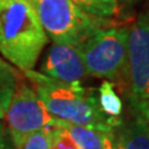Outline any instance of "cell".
I'll use <instances>...</instances> for the list:
<instances>
[{
  "label": "cell",
  "instance_id": "1",
  "mask_svg": "<svg viewBox=\"0 0 149 149\" xmlns=\"http://www.w3.org/2000/svg\"><path fill=\"white\" fill-rule=\"evenodd\" d=\"M24 73L32 82L39 98L55 119L103 132L117 130L101 112L95 88L82 86L81 82H58L34 70Z\"/></svg>",
  "mask_w": 149,
  "mask_h": 149
},
{
  "label": "cell",
  "instance_id": "2",
  "mask_svg": "<svg viewBox=\"0 0 149 149\" xmlns=\"http://www.w3.org/2000/svg\"><path fill=\"white\" fill-rule=\"evenodd\" d=\"M47 41L31 0H0V54L8 61L31 71Z\"/></svg>",
  "mask_w": 149,
  "mask_h": 149
},
{
  "label": "cell",
  "instance_id": "3",
  "mask_svg": "<svg viewBox=\"0 0 149 149\" xmlns=\"http://www.w3.org/2000/svg\"><path fill=\"white\" fill-rule=\"evenodd\" d=\"M128 34L129 25L111 21L96 29L78 46L88 76L124 86Z\"/></svg>",
  "mask_w": 149,
  "mask_h": 149
},
{
  "label": "cell",
  "instance_id": "4",
  "mask_svg": "<svg viewBox=\"0 0 149 149\" xmlns=\"http://www.w3.org/2000/svg\"><path fill=\"white\" fill-rule=\"evenodd\" d=\"M123 92L132 116L149 119V6L129 25Z\"/></svg>",
  "mask_w": 149,
  "mask_h": 149
},
{
  "label": "cell",
  "instance_id": "5",
  "mask_svg": "<svg viewBox=\"0 0 149 149\" xmlns=\"http://www.w3.org/2000/svg\"><path fill=\"white\" fill-rule=\"evenodd\" d=\"M45 34L54 44L78 47L96 29L111 21L96 20L72 0H31Z\"/></svg>",
  "mask_w": 149,
  "mask_h": 149
},
{
  "label": "cell",
  "instance_id": "6",
  "mask_svg": "<svg viewBox=\"0 0 149 149\" xmlns=\"http://www.w3.org/2000/svg\"><path fill=\"white\" fill-rule=\"evenodd\" d=\"M3 118H5L9 136L16 149L21 148L31 133L49 129L56 122L45 108L35 88L21 81L17 82Z\"/></svg>",
  "mask_w": 149,
  "mask_h": 149
},
{
  "label": "cell",
  "instance_id": "7",
  "mask_svg": "<svg viewBox=\"0 0 149 149\" xmlns=\"http://www.w3.org/2000/svg\"><path fill=\"white\" fill-rule=\"evenodd\" d=\"M40 73L63 83L81 82L88 76L78 47L63 44L50 46L41 63Z\"/></svg>",
  "mask_w": 149,
  "mask_h": 149
},
{
  "label": "cell",
  "instance_id": "8",
  "mask_svg": "<svg viewBox=\"0 0 149 149\" xmlns=\"http://www.w3.org/2000/svg\"><path fill=\"white\" fill-rule=\"evenodd\" d=\"M119 149H149V119L132 116L117 129Z\"/></svg>",
  "mask_w": 149,
  "mask_h": 149
},
{
  "label": "cell",
  "instance_id": "9",
  "mask_svg": "<svg viewBox=\"0 0 149 149\" xmlns=\"http://www.w3.org/2000/svg\"><path fill=\"white\" fill-rule=\"evenodd\" d=\"M97 100H98L100 109L103 116L116 129H118L124 122V103L122 97L116 90L114 83L107 80L102 82L97 90Z\"/></svg>",
  "mask_w": 149,
  "mask_h": 149
},
{
  "label": "cell",
  "instance_id": "10",
  "mask_svg": "<svg viewBox=\"0 0 149 149\" xmlns=\"http://www.w3.org/2000/svg\"><path fill=\"white\" fill-rule=\"evenodd\" d=\"M62 124L78 149H104L106 138L109 133H112L65 122H62Z\"/></svg>",
  "mask_w": 149,
  "mask_h": 149
},
{
  "label": "cell",
  "instance_id": "11",
  "mask_svg": "<svg viewBox=\"0 0 149 149\" xmlns=\"http://www.w3.org/2000/svg\"><path fill=\"white\" fill-rule=\"evenodd\" d=\"M81 10L96 20L112 21L120 11L117 0H72Z\"/></svg>",
  "mask_w": 149,
  "mask_h": 149
},
{
  "label": "cell",
  "instance_id": "12",
  "mask_svg": "<svg viewBox=\"0 0 149 149\" xmlns=\"http://www.w3.org/2000/svg\"><path fill=\"white\" fill-rule=\"evenodd\" d=\"M46 130L50 138V149H78L67 130L63 128L61 120L56 119L55 124Z\"/></svg>",
  "mask_w": 149,
  "mask_h": 149
},
{
  "label": "cell",
  "instance_id": "13",
  "mask_svg": "<svg viewBox=\"0 0 149 149\" xmlns=\"http://www.w3.org/2000/svg\"><path fill=\"white\" fill-rule=\"evenodd\" d=\"M20 149H50L47 130H39L27 136Z\"/></svg>",
  "mask_w": 149,
  "mask_h": 149
},
{
  "label": "cell",
  "instance_id": "14",
  "mask_svg": "<svg viewBox=\"0 0 149 149\" xmlns=\"http://www.w3.org/2000/svg\"><path fill=\"white\" fill-rule=\"evenodd\" d=\"M15 87L16 85H14V83L0 81V118L4 117V113H5L9 103H10Z\"/></svg>",
  "mask_w": 149,
  "mask_h": 149
},
{
  "label": "cell",
  "instance_id": "15",
  "mask_svg": "<svg viewBox=\"0 0 149 149\" xmlns=\"http://www.w3.org/2000/svg\"><path fill=\"white\" fill-rule=\"evenodd\" d=\"M0 81L9 82L17 85V82L20 81V74L15 68H13L11 65L5 62L3 58H0Z\"/></svg>",
  "mask_w": 149,
  "mask_h": 149
},
{
  "label": "cell",
  "instance_id": "16",
  "mask_svg": "<svg viewBox=\"0 0 149 149\" xmlns=\"http://www.w3.org/2000/svg\"><path fill=\"white\" fill-rule=\"evenodd\" d=\"M116 132H117V130H116ZM116 132H112L107 136L106 142H104V149H119Z\"/></svg>",
  "mask_w": 149,
  "mask_h": 149
},
{
  "label": "cell",
  "instance_id": "17",
  "mask_svg": "<svg viewBox=\"0 0 149 149\" xmlns=\"http://www.w3.org/2000/svg\"><path fill=\"white\" fill-rule=\"evenodd\" d=\"M143 0H117L118 6H119V11L122 13L123 10H127V9L133 8L134 5H137Z\"/></svg>",
  "mask_w": 149,
  "mask_h": 149
},
{
  "label": "cell",
  "instance_id": "18",
  "mask_svg": "<svg viewBox=\"0 0 149 149\" xmlns=\"http://www.w3.org/2000/svg\"><path fill=\"white\" fill-rule=\"evenodd\" d=\"M0 149H10L8 146V141L5 138V133L3 130L1 124H0Z\"/></svg>",
  "mask_w": 149,
  "mask_h": 149
}]
</instances>
